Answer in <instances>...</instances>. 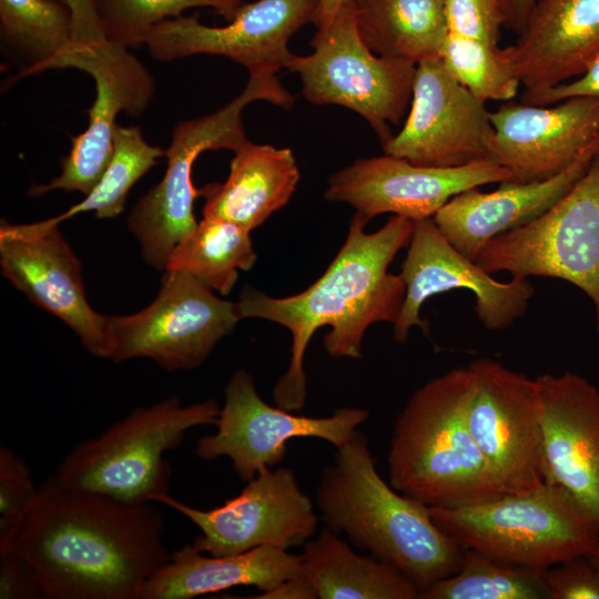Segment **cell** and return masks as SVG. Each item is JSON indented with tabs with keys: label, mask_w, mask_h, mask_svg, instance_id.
<instances>
[{
	"label": "cell",
	"mask_w": 599,
	"mask_h": 599,
	"mask_svg": "<svg viewBox=\"0 0 599 599\" xmlns=\"http://www.w3.org/2000/svg\"><path fill=\"white\" fill-rule=\"evenodd\" d=\"M164 532L154 502L69 489L52 475L8 550L32 567L45 599H139L170 559Z\"/></svg>",
	"instance_id": "1"
},
{
	"label": "cell",
	"mask_w": 599,
	"mask_h": 599,
	"mask_svg": "<svg viewBox=\"0 0 599 599\" xmlns=\"http://www.w3.org/2000/svg\"><path fill=\"white\" fill-rule=\"evenodd\" d=\"M368 222L358 213L351 220L344 244L324 274L303 292L272 297L245 287L236 304L240 318H262L286 327L292 334L287 370L273 388L276 406L302 410L307 395L304 355L314 333L324 326L323 338L333 357H362L366 329L378 322L396 321L406 293L400 274L388 266L408 246L414 222L392 216L378 231L366 233Z\"/></svg>",
	"instance_id": "2"
},
{
	"label": "cell",
	"mask_w": 599,
	"mask_h": 599,
	"mask_svg": "<svg viewBox=\"0 0 599 599\" xmlns=\"http://www.w3.org/2000/svg\"><path fill=\"white\" fill-rule=\"evenodd\" d=\"M316 501L326 528L397 568L419 591L461 564L464 548L434 522L428 506L385 481L358 430L323 470Z\"/></svg>",
	"instance_id": "3"
},
{
	"label": "cell",
	"mask_w": 599,
	"mask_h": 599,
	"mask_svg": "<svg viewBox=\"0 0 599 599\" xmlns=\"http://www.w3.org/2000/svg\"><path fill=\"white\" fill-rule=\"evenodd\" d=\"M468 366L416 389L390 438L389 484L428 507L455 508L507 494L467 424Z\"/></svg>",
	"instance_id": "4"
},
{
	"label": "cell",
	"mask_w": 599,
	"mask_h": 599,
	"mask_svg": "<svg viewBox=\"0 0 599 599\" xmlns=\"http://www.w3.org/2000/svg\"><path fill=\"white\" fill-rule=\"evenodd\" d=\"M220 410L213 398L184 406L176 396L136 407L101 435L74 445L53 476L69 489L155 502L171 484L165 453L180 446L187 430L215 425Z\"/></svg>",
	"instance_id": "5"
},
{
	"label": "cell",
	"mask_w": 599,
	"mask_h": 599,
	"mask_svg": "<svg viewBox=\"0 0 599 599\" xmlns=\"http://www.w3.org/2000/svg\"><path fill=\"white\" fill-rule=\"evenodd\" d=\"M428 509L460 547L508 565L547 569L589 555L599 542L595 525L575 498L549 480L473 505Z\"/></svg>",
	"instance_id": "6"
},
{
	"label": "cell",
	"mask_w": 599,
	"mask_h": 599,
	"mask_svg": "<svg viewBox=\"0 0 599 599\" xmlns=\"http://www.w3.org/2000/svg\"><path fill=\"white\" fill-rule=\"evenodd\" d=\"M244 90L219 110L195 119L179 121L170 145L163 179L141 196L128 216L129 230L141 244L145 262L165 270L176 244L197 225L194 200L200 196L192 174L196 159L204 151L237 150L247 140L242 112L254 101L264 100L291 110L294 97L282 85L276 71H248Z\"/></svg>",
	"instance_id": "7"
},
{
	"label": "cell",
	"mask_w": 599,
	"mask_h": 599,
	"mask_svg": "<svg viewBox=\"0 0 599 599\" xmlns=\"http://www.w3.org/2000/svg\"><path fill=\"white\" fill-rule=\"evenodd\" d=\"M307 55L294 54L286 68L301 78L304 98L314 104H336L362 115L382 143L393 136L412 99L416 64L380 57L363 41L356 6L341 7L316 23Z\"/></svg>",
	"instance_id": "8"
},
{
	"label": "cell",
	"mask_w": 599,
	"mask_h": 599,
	"mask_svg": "<svg viewBox=\"0 0 599 599\" xmlns=\"http://www.w3.org/2000/svg\"><path fill=\"white\" fill-rule=\"evenodd\" d=\"M489 274L565 280L595 305L599 332V152L546 212L490 240L476 257Z\"/></svg>",
	"instance_id": "9"
},
{
	"label": "cell",
	"mask_w": 599,
	"mask_h": 599,
	"mask_svg": "<svg viewBox=\"0 0 599 599\" xmlns=\"http://www.w3.org/2000/svg\"><path fill=\"white\" fill-rule=\"evenodd\" d=\"M73 68L94 80L95 98L85 131L71 139L69 154L61 159V173L45 184L32 185L28 193L40 196L54 190L88 195L100 181L113 152L116 115L142 114L155 94L148 69L128 48L106 40L72 42L43 69Z\"/></svg>",
	"instance_id": "10"
},
{
	"label": "cell",
	"mask_w": 599,
	"mask_h": 599,
	"mask_svg": "<svg viewBox=\"0 0 599 599\" xmlns=\"http://www.w3.org/2000/svg\"><path fill=\"white\" fill-rule=\"evenodd\" d=\"M156 298L128 316H110L111 359L149 357L166 370L199 367L241 319L236 304L180 271H164Z\"/></svg>",
	"instance_id": "11"
},
{
	"label": "cell",
	"mask_w": 599,
	"mask_h": 599,
	"mask_svg": "<svg viewBox=\"0 0 599 599\" xmlns=\"http://www.w3.org/2000/svg\"><path fill=\"white\" fill-rule=\"evenodd\" d=\"M368 416L361 407H341L323 417L294 415L263 400L251 374L238 368L224 388L216 432L199 438L195 455L206 461L229 457L234 473L246 483L280 464L291 438H319L337 448Z\"/></svg>",
	"instance_id": "12"
},
{
	"label": "cell",
	"mask_w": 599,
	"mask_h": 599,
	"mask_svg": "<svg viewBox=\"0 0 599 599\" xmlns=\"http://www.w3.org/2000/svg\"><path fill=\"white\" fill-rule=\"evenodd\" d=\"M468 428L507 493L547 480L541 406L536 378L490 358L468 365Z\"/></svg>",
	"instance_id": "13"
},
{
	"label": "cell",
	"mask_w": 599,
	"mask_h": 599,
	"mask_svg": "<svg viewBox=\"0 0 599 599\" xmlns=\"http://www.w3.org/2000/svg\"><path fill=\"white\" fill-rule=\"evenodd\" d=\"M163 504L193 522L201 534L192 545L212 556L235 555L261 546L280 549L304 546L315 534L318 517L292 469H266L246 481L242 491L223 505L203 510L170 494Z\"/></svg>",
	"instance_id": "14"
},
{
	"label": "cell",
	"mask_w": 599,
	"mask_h": 599,
	"mask_svg": "<svg viewBox=\"0 0 599 599\" xmlns=\"http://www.w3.org/2000/svg\"><path fill=\"white\" fill-rule=\"evenodd\" d=\"M2 275L32 303L63 321L94 356L111 358L110 316L88 303L79 258L48 220L29 224L1 221Z\"/></svg>",
	"instance_id": "15"
},
{
	"label": "cell",
	"mask_w": 599,
	"mask_h": 599,
	"mask_svg": "<svg viewBox=\"0 0 599 599\" xmlns=\"http://www.w3.org/2000/svg\"><path fill=\"white\" fill-rule=\"evenodd\" d=\"M485 103L454 80L439 58L420 61L408 116L398 134L382 143L383 151L423 166L491 161L494 128Z\"/></svg>",
	"instance_id": "16"
},
{
	"label": "cell",
	"mask_w": 599,
	"mask_h": 599,
	"mask_svg": "<svg viewBox=\"0 0 599 599\" xmlns=\"http://www.w3.org/2000/svg\"><path fill=\"white\" fill-rule=\"evenodd\" d=\"M400 275L406 285L400 312L393 324L397 343H405L413 327L424 331V303L434 295L464 288L475 295V313L489 331L508 328L526 312L535 288L528 277L496 281L476 261L461 254L440 233L433 217L414 221Z\"/></svg>",
	"instance_id": "17"
},
{
	"label": "cell",
	"mask_w": 599,
	"mask_h": 599,
	"mask_svg": "<svg viewBox=\"0 0 599 599\" xmlns=\"http://www.w3.org/2000/svg\"><path fill=\"white\" fill-rule=\"evenodd\" d=\"M321 0H257L242 3L226 26L210 27L199 14L181 16L156 24L145 45L159 61L196 54L229 58L248 71L286 68L294 55L291 37L316 21Z\"/></svg>",
	"instance_id": "18"
},
{
	"label": "cell",
	"mask_w": 599,
	"mask_h": 599,
	"mask_svg": "<svg viewBox=\"0 0 599 599\" xmlns=\"http://www.w3.org/2000/svg\"><path fill=\"white\" fill-rule=\"evenodd\" d=\"M509 181L512 174L490 160L437 167L385 154L358 159L332 174L324 197L353 206L367 222L384 213L414 222L433 217L466 190Z\"/></svg>",
	"instance_id": "19"
},
{
	"label": "cell",
	"mask_w": 599,
	"mask_h": 599,
	"mask_svg": "<svg viewBox=\"0 0 599 599\" xmlns=\"http://www.w3.org/2000/svg\"><path fill=\"white\" fill-rule=\"evenodd\" d=\"M491 161L515 182L555 176L599 152V100L575 97L546 108L507 103L490 112Z\"/></svg>",
	"instance_id": "20"
},
{
	"label": "cell",
	"mask_w": 599,
	"mask_h": 599,
	"mask_svg": "<svg viewBox=\"0 0 599 599\" xmlns=\"http://www.w3.org/2000/svg\"><path fill=\"white\" fill-rule=\"evenodd\" d=\"M536 380L547 480L575 498L599 535V389L572 372Z\"/></svg>",
	"instance_id": "21"
},
{
	"label": "cell",
	"mask_w": 599,
	"mask_h": 599,
	"mask_svg": "<svg viewBox=\"0 0 599 599\" xmlns=\"http://www.w3.org/2000/svg\"><path fill=\"white\" fill-rule=\"evenodd\" d=\"M501 51L522 97L581 75L599 58V0H538L517 42Z\"/></svg>",
	"instance_id": "22"
},
{
	"label": "cell",
	"mask_w": 599,
	"mask_h": 599,
	"mask_svg": "<svg viewBox=\"0 0 599 599\" xmlns=\"http://www.w3.org/2000/svg\"><path fill=\"white\" fill-rule=\"evenodd\" d=\"M591 161L578 162L545 180L502 182L493 192L466 190L451 197L433 220L455 248L476 261L490 240L531 222L554 205L585 174Z\"/></svg>",
	"instance_id": "23"
},
{
	"label": "cell",
	"mask_w": 599,
	"mask_h": 599,
	"mask_svg": "<svg viewBox=\"0 0 599 599\" xmlns=\"http://www.w3.org/2000/svg\"><path fill=\"white\" fill-rule=\"evenodd\" d=\"M304 573L302 555L261 546L248 551L212 556L184 545L143 586L139 599H191L240 586L267 591Z\"/></svg>",
	"instance_id": "24"
},
{
	"label": "cell",
	"mask_w": 599,
	"mask_h": 599,
	"mask_svg": "<svg viewBox=\"0 0 599 599\" xmlns=\"http://www.w3.org/2000/svg\"><path fill=\"white\" fill-rule=\"evenodd\" d=\"M300 179L291 149L246 141L234 151L227 179L199 189L205 199L203 216L223 219L251 232L287 204Z\"/></svg>",
	"instance_id": "25"
},
{
	"label": "cell",
	"mask_w": 599,
	"mask_h": 599,
	"mask_svg": "<svg viewBox=\"0 0 599 599\" xmlns=\"http://www.w3.org/2000/svg\"><path fill=\"white\" fill-rule=\"evenodd\" d=\"M304 575L319 599H418L419 589L394 566L361 556L326 528L303 546Z\"/></svg>",
	"instance_id": "26"
},
{
	"label": "cell",
	"mask_w": 599,
	"mask_h": 599,
	"mask_svg": "<svg viewBox=\"0 0 599 599\" xmlns=\"http://www.w3.org/2000/svg\"><path fill=\"white\" fill-rule=\"evenodd\" d=\"M356 23L376 54L419 63L439 58L448 33L444 0H357Z\"/></svg>",
	"instance_id": "27"
},
{
	"label": "cell",
	"mask_w": 599,
	"mask_h": 599,
	"mask_svg": "<svg viewBox=\"0 0 599 599\" xmlns=\"http://www.w3.org/2000/svg\"><path fill=\"white\" fill-rule=\"evenodd\" d=\"M0 34L2 49L20 64L13 84L43 72L73 42L72 12L64 0H0Z\"/></svg>",
	"instance_id": "28"
},
{
	"label": "cell",
	"mask_w": 599,
	"mask_h": 599,
	"mask_svg": "<svg viewBox=\"0 0 599 599\" xmlns=\"http://www.w3.org/2000/svg\"><path fill=\"white\" fill-rule=\"evenodd\" d=\"M250 231L219 217L203 216L172 251L164 271L190 274L221 295L231 293L238 271L256 262Z\"/></svg>",
	"instance_id": "29"
},
{
	"label": "cell",
	"mask_w": 599,
	"mask_h": 599,
	"mask_svg": "<svg viewBox=\"0 0 599 599\" xmlns=\"http://www.w3.org/2000/svg\"><path fill=\"white\" fill-rule=\"evenodd\" d=\"M546 570L502 564L464 549L456 572L420 591V599H551Z\"/></svg>",
	"instance_id": "30"
},
{
	"label": "cell",
	"mask_w": 599,
	"mask_h": 599,
	"mask_svg": "<svg viewBox=\"0 0 599 599\" xmlns=\"http://www.w3.org/2000/svg\"><path fill=\"white\" fill-rule=\"evenodd\" d=\"M164 153L165 149L144 140L139 126L116 124L113 152L98 184L80 203L49 221L59 225L64 220L90 211L98 219L115 217L123 211L131 187Z\"/></svg>",
	"instance_id": "31"
},
{
	"label": "cell",
	"mask_w": 599,
	"mask_h": 599,
	"mask_svg": "<svg viewBox=\"0 0 599 599\" xmlns=\"http://www.w3.org/2000/svg\"><path fill=\"white\" fill-rule=\"evenodd\" d=\"M103 38L124 48L145 44L159 23L194 8H213L231 21L241 4L233 0H93Z\"/></svg>",
	"instance_id": "32"
},
{
	"label": "cell",
	"mask_w": 599,
	"mask_h": 599,
	"mask_svg": "<svg viewBox=\"0 0 599 599\" xmlns=\"http://www.w3.org/2000/svg\"><path fill=\"white\" fill-rule=\"evenodd\" d=\"M439 59L450 77L483 101H510L520 81L498 47L447 33Z\"/></svg>",
	"instance_id": "33"
},
{
	"label": "cell",
	"mask_w": 599,
	"mask_h": 599,
	"mask_svg": "<svg viewBox=\"0 0 599 599\" xmlns=\"http://www.w3.org/2000/svg\"><path fill=\"white\" fill-rule=\"evenodd\" d=\"M27 463L13 450L0 447V551L10 548L37 498Z\"/></svg>",
	"instance_id": "34"
},
{
	"label": "cell",
	"mask_w": 599,
	"mask_h": 599,
	"mask_svg": "<svg viewBox=\"0 0 599 599\" xmlns=\"http://www.w3.org/2000/svg\"><path fill=\"white\" fill-rule=\"evenodd\" d=\"M448 32L498 47L504 16L497 0H444Z\"/></svg>",
	"instance_id": "35"
},
{
	"label": "cell",
	"mask_w": 599,
	"mask_h": 599,
	"mask_svg": "<svg viewBox=\"0 0 599 599\" xmlns=\"http://www.w3.org/2000/svg\"><path fill=\"white\" fill-rule=\"evenodd\" d=\"M551 599H599V569L588 555L547 568Z\"/></svg>",
	"instance_id": "36"
},
{
	"label": "cell",
	"mask_w": 599,
	"mask_h": 599,
	"mask_svg": "<svg viewBox=\"0 0 599 599\" xmlns=\"http://www.w3.org/2000/svg\"><path fill=\"white\" fill-rule=\"evenodd\" d=\"M0 599H45L32 567L12 550L0 551Z\"/></svg>",
	"instance_id": "37"
},
{
	"label": "cell",
	"mask_w": 599,
	"mask_h": 599,
	"mask_svg": "<svg viewBox=\"0 0 599 599\" xmlns=\"http://www.w3.org/2000/svg\"><path fill=\"white\" fill-rule=\"evenodd\" d=\"M575 97H589L599 100V58L575 81L564 82L537 94L521 97V102L547 105Z\"/></svg>",
	"instance_id": "38"
},
{
	"label": "cell",
	"mask_w": 599,
	"mask_h": 599,
	"mask_svg": "<svg viewBox=\"0 0 599 599\" xmlns=\"http://www.w3.org/2000/svg\"><path fill=\"white\" fill-rule=\"evenodd\" d=\"M69 6L74 28V42L105 40L100 30L93 0H64Z\"/></svg>",
	"instance_id": "39"
},
{
	"label": "cell",
	"mask_w": 599,
	"mask_h": 599,
	"mask_svg": "<svg viewBox=\"0 0 599 599\" xmlns=\"http://www.w3.org/2000/svg\"><path fill=\"white\" fill-rule=\"evenodd\" d=\"M256 598L268 599H316L317 595L306 576L300 575L284 580Z\"/></svg>",
	"instance_id": "40"
},
{
	"label": "cell",
	"mask_w": 599,
	"mask_h": 599,
	"mask_svg": "<svg viewBox=\"0 0 599 599\" xmlns=\"http://www.w3.org/2000/svg\"><path fill=\"white\" fill-rule=\"evenodd\" d=\"M538 0H497L505 26L521 32Z\"/></svg>",
	"instance_id": "41"
},
{
	"label": "cell",
	"mask_w": 599,
	"mask_h": 599,
	"mask_svg": "<svg viewBox=\"0 0 599 599\" xmlns=\"http://www.w3.org/2000/svg\"><path fill=\"white\" fill-rule=\"evenodd\" d=\"M357 0H321L315 24L331 18L341 7L355 3Z\"/></svg>",
	"instance_id": "42"
},
{
	"label": "cell",
	"mask_w": 599,
	"mask_h": 599,
	"mask_svg": "<svg viewBox=\"0 0 599 599\" xmlns=\"http://www.w3.org/2000/svg\"><path fill=\"white\" fill-rule=\"evenodd\" d=\"M588 556L593 562V565L599 569V542Z\"/></svg>",
	"instance_id": "43"
},
{
	"label": "cell",
	"mask_w": 599,
	"mask_h": 599,
	"mask_svg": "<svg viewBox=\"0 0 599 599\" xmlns=\"http://www.w3.org/2000/svg\"><path fill=\"white\" fill-rule=\"evenodd\" d=\"M237 4H242L244 0H233Z\"/></svg>",
	"instance_id": "44"
}]
</instances>
